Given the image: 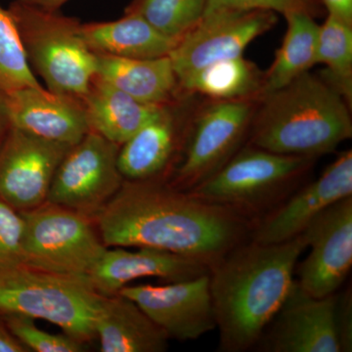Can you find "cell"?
<instances>
[{
    "label": "cell",
    "mask_w": 352,
    "mask_h": 352,
    "mask_svg": "<svg viewBox=\"0 0 352 352\" xmlns=\"http://www.w3.org/2000/svg\"><path fill=\"white\" fill-rule=\"evenodd\" d=\"M8 10L30 66L46 89L82 99L96 76L97 61L82 38V23L20 0H14Z\"/></svg>",
    "instance_id": "obj_5"
},
{
    "label": "cell",
    "mask_w": 352,
    "mask_h": 352,
    "mask_svg": "<svg viewBox=\"0 0 352 352\" xmlns=\"http://www.w3.org/2000/svg\"><path fill=\"white\" fill-rule=\"evenodd\" d=\"M24 232L23 215L0 198V263L22 261Z\"/></svg>",
    "instance_id": "obj_29"
},
{
    "label": "cell",
    "mask_w": 352,
    "mask_h": 352,
    "mask_svg": "<svg viewBox=\"0 0 352 352\" xmlns=\"http://www.w3.org/2000/svg\"><path fill=\"white\" fill-rule=\"evenodd\" d=\"M0 352H30L7 327L0 315Z\"/></svg>",
    "instance_id": "obj_32"
},
{
    "label": "cell",
    "mask_w": 352,
    "mask_h": 352,
    "mask_svg": "<svg viewBox=\"0 0 352 352\" xmlns=\"http://www.w3.org/2000/svg\"><path fill=\"white\" fill-rule=\"evenodd\" d=\"M96 76L142 103L166 105L178 87L168 56L129 59L96 54Z\"/></svg>",
    "instance_id": "obj_21"
},
{
    "label": "cell",
    "mask_w": 352,
    "mask_h": 352,
    "mask_svg": "<svg viewBox=\"0 0 352 352\" xmlns=\"http://www.w3.org/2000/svg\"><path fill=\"white\" fill-rule=\"evenodd\" d=\"M308 157L288 156L249 146L190 194L230 208L252 221L281 204L294 182L309 166Z\"/></svg>",
    "instance_id": "obj_6"
},
{
    "label": "cell",
    "mask_w": 352,
    "mask_h": 352,
    "mask_svg": "<svg viewBox=\"0 0 352 352\" xmlns=\"http://www.w3.org/2000/svg\"><path fill=\"white\" fill-rule=\"evenodd\" d=\"M6 95L14 127L69 146L78 144L90 131L82 98L32 87Z\"/></svg>",
    "instance_id": "obj_17"
},
{
    "label": "cell",
    "mask_w": 352,
    "mask_h": 352,
    "mask_svg": "<svg viewBox=\"0 0 352 352\" xmlns=\"http://www.w3.org/2000/svg\"><path fill=\"white\" fill-rule=\"evenodd\" d=\"M210 272L208 264L190 256L151 248L131 252L118 247L107 249L87 279L97 293L112 296L140 278L156 277L171 283Z\"/></svg>",
    "instance_id": "obj_16"
},
{
    "label": "cell",
    "mask_w": 352,
    "mask_h": 352,
    "mask_svg": "<svg viewBox=\"0 0 352 352\" xmlns=\"http://www.w3.org/2000/svg\"><path fill=\"white\" fill-rule=\"evenodd\" d=\"M20 212L25 220L22 263L28 265L87 278L107 251L87 215L50 201Z\"/></svg>",
    "instance_id": "obj_7"
},
{
    "label": "cell",
    "mask_w": 352,
    "mask_h": 352,
    "mask_svg": "<svg viewBox=\"0 0 352 352\" xmlns=\"http://www.w3.org/2000/svg\"><path fill=\"white\" fill-rule=\"evenodd\" d=\"M90 131L122 146L157 116L166 105L135 100L95 76L82 98Z\"/></svg>",
    "instance_id": "obj_20"
},
{
    "label": "cell",
    "mask_w": 352,
    "mask_h": 352,
    "mask_svg": "<svg viewBox=\"0 0 352 352\" xmlns=\"http://www.w3.org/2000/svg\"><path fill=\"white\" fill-rule=\"evenodd\" d=\"M94 329L102 352H163L170 340L138 303L120 293L101 296Z\"/></svg>",
    "instance_id": "obj_18"
},
{
    "label": "cell",
    "mask_w": 352,
    "mask_h": 352,
    "mask_svg": "<svg viewBox=\"0 0 352 352\" xmlns=\"http://www.w3.org/2000/svg\"><path fill=\"white\" fill-rule=\"evenodd\" d=\"M316 64L326 65L323 80L342 94L347 103L352 96V24L329 13L319 25Z\"/></svg>",
    "instance_id": "obj_25"
},
{
    "label": "cell",
    "mask_w": 352,
    "mask_h": 352,
    "mask_svg": "<svg viewBox=\"0 0 352 352\" xmlns=\"http://www.w3.org/2000/svg\"><path fill=\"white\" fill-rule=\"evenodd\" d=\"M106 247L151 248L212 265L251 237L254 221L159 178L124 180L94 217Z\"/></svg>",
    "instance_id": "obj_1"
},
{
    "label": "cell",
    "mask_w": 352,
    "mask_h": 352,
    "mask_svg": "<svg viewBox=\"0 0 352 352\" xmlns=\"http://www.w3.org/2000/svg\"><path fill=\"white\" fill-rule=\"evenodd\" d=\"M43 88L30 66L19 32L8 9L0 6V90Z\"/></svg>",
    "instance_id": "obj_27"
},
{
    "label": "cell",
    "mask_w": 352,
    "mask_h": 352,
    "mask_svg": "<svg viewBox=\"0 0 352 352\" xmlns=\"http://www.w3.org/2000/svg\"><path fill=\"white\" fill-rule=\"evenodd\" d=\"M335 325L340 352L352 351V293L351 287L342 292L340 295L337 294Z\"/></svg>",
    "instance_id": "obj_31"
},
{
    "label": "cell",
    "mask_w": 352,
    "mask_h": 352,
    "mask_svg": "<svg viewBox=\"0 0 352 352\" xmlns=\"http://www.w3.org/2000/svg\"><path fill=\"white\" fill-rule=\"evenodd\" d=\"M261 99L250 127V145L315 159L335 151L351 138L346 99L323 78L308 72Z\"/></svg>",
    "instance_id": "obj_3"
},
{
    "label": "cell",
    "mask_w": 352,
    "mask_h": 352,
    "mask_svg": "<svg viewBox=\"0 0 352 352\" xmlns=\"http://www.w3.org/2000/svg\"><path fill=\"white\" fill-rule=\"evenodd\" d=\"M307 249L303 233L276 244L245 241L212 266L220 351L243 352L256 346L288 296Z\"/></svg>",
    "instance_id": "obj_2"
},
{
    "label": "cell",
    "mask_w": 352,
    "mask_h": 352,
    "mask_svg": "<svg viewBox=\"0 0 352 352\" xmlns=\"http://www.w3.org/2000/svg\"><path fill=\"white\" fill-rule=\"evenodd\" d=\"M287 32L272 66L264 74L258 97L289 85L316 64L319 25L310 14L293 11L285 14Z\"/></svg>",
    "instance_id": "obj_23"
},
{
    "label": "cell",
    "mask_w": 352,
    "mask_h": 352,
    "mask_svg": "<svg viewBox=\"0 0 352 352\" xmlns=\"http://www.w3.org/2000/svg\"><path fill=\"white\" fill-rule=\"evenodd\" d=\"M352 196V152H342L326 168L318 179L254 222L251 240L276 244L300 235L308 224L326 208Z\"/></svg>",
    "instance_id": "obj_15"
},
{
    "label": "cell",
    "mask_w": 352,
    "mask_h": 352,
    "mask_svg": "<svg viewBox=\"0 0 352 352\" xmlns=\"http://www.w3.org/2000/svg\"><path fill=\"white\" fill-rule=\"evenodd\" d=\"M101 296L87 278L38 270L22 261L0 263V314L43 319L83 344L96 338Z\"/></svg>",
    "instance_id": "obj_4"
},
{
    "label": "cell",
    "mask_w": 352,
    "mask_h": 352,
    "mask_svg": "<svg viewBox=\"0 0 352 352\" xmlns=\"http://www.w3.org/2000/svg\"><path fill=\"white\" fill-rule=\"evenodd\" d=\"M12 127L6 92L0 90V150Z\"/></svg>",
    "instance_id": "obj_34"
},
{
    "label": "cell",
    "mask_w": 352,
    "mask_h": 352,
    "mask_svg": "<svg viewBox=\"0 0 352 352\" xmlns=\"http://www.w3.org/2000/svg\"><path fill=\"white\" fill-rule=\"evenodd\" d=\"M208 0H134L126 11L139 14L170 38H182L203 18Z\"/></svg>",
    "instance_id": "obj_26"
},
{
    "label": "cell",
    "mask_w": 352,
    "mask_h": 352,
    "mask_svg": "<svg viewBox=\"0 0 352 352\" xmlns=\"http://www.w3.org/2000/svg\"><path fill=\"white\" fill-rule=\"evenodd\" d=\"M72 147L11 127L0 150V198L18 212L43 205Z\"/></svg>",
    "instance_id": "obj_11"
},
{
    "label": "cell",
    "mask_w": 352,
    "mask_h": 352,
    "mask_svg": "<svg viewBox=\"0 0 352 352\" xmlns=\"http://www.w3.org/2000/svg\"><path fill=\"white\" fill-rule=\"evenodd\" d=\"M120 147L88 131L58 166L47 201L94 219L124 182L118 166Z\"/></svg>",
    "instance_id": "obj_8"
},
{
    "label": "cell",
    "mask_w": 352,
    "mask_h": 352,
    "mask_svg": "<svg viewBox=\"0 0 352 352\" xmlns=\"http://www.w3.org/2000/svg\"><path fill=\"white\" fill-rule=\"evenodd\" d=\"M177 126L168 106L120 147L118 166L124 180L159 178L177 145Z\"/></svg>",
    "instance_id": "obj_22"
},
{
    "label": "cell",
    "mask_w": 352,
    "mask_h": 352,
    "mask_svg": "<svg viewBox=\"0 0 352 352\" xmlns=\"http://www.w3.org/2000/svg\"><path fill=\"white\" fill-rule=\"evenodd\" d=\"M302 233L310 251L296 265V281L315 298L333 295L352 266V196L326 208Z\"/></svg>",
    "instance_id": "obj_12"
},
{
    "label": "cell",
    "mask_w": 352,
    "mask_h": 352,
    "mask_svg": "<svg viewBox=\"0 0 352 352\" xmlns=\"http://www.w3.org/2000/svg\"><path fill=\"white\" fill-rule=\"evenodd\" d=\"M20 1L44 10L57 11L68 0H20Z\"/></svg>",
    "instance_id": "obj_35"
},
{
    "label": "cell",
    "mask_w": 352,
    "mask_h": 352,
    "mask_svg": "<svg viewBox=\"0 0 352 352\" xmlns=\"http://www.w3.org/2000/svg\"><path fill=\"white\" fill-rule=\"evenodd\" d=\"M254 113L252 98L214 100L204 109L194 120L171 186L190 191L219 170L239 151Z\"/></svg>",
    "instance_id": "obj_9"
},
{
    "label": "cell",
    "mask_w": 352,
    "mask_h": 352,
    "mask_svg": "<svg viewBox=\"0 0 352 352\" xmlns=\"http://www.w3.org/2000/svg\"><path fill=\"white\" fill-rule=\"evenodd\" d=\"M210 273L164 286L127 285L119 293L138 303L170 340H195L217 328Z\"/></svg>",
    "instance_id": "obj_13"
},
{
    "label": "cell",
    "mask_w": 352,
    "mask_h": 352,
    "mask_svg": "<svg viewBox=\"0 0 352 352\" xmlns=\"http://www.w3.org/2000/svg\"><path fill=\"white\" fill-rule=\"evenodd\" d=\"M263 75L243 56L208 64L177 80L188 92H197L214 100H234L258 96Z\"/></svg>",
    "instance_id": "obj_24"
},
{
    "label": "cell",
    "mask_w": 352,
    "mask_h": 352,
    "mask_svg": "<svg viewBox=\"0 0 352 352\" xmlns=\"http://www.w3.org/2000/svg\"><path fill=\"white\" fill-rule=\"evenodd\" d=\"M275 23V12L268 10L217 9L204 14L168 55L176 80L208 64L242 56L245 47Z\"/></svg>",
    "instance_id": "obj_10"
},
{
    "label": "cell",
    "mask_w": 352,
    "mask_h": 352,
    "mask_svg": "<svg viewBox=\"0 0 352 352\" xmlns=\"http://www.w3.org/2000/svg\"><path fill=\"white\" fill-rule=\"evenodd\" d=\"M329 13L352 24V0H322Z\"/></svg>",
    "instance_id": "obj_33"
},
{
    "label": "cell",
    "mask_w": 352,
    "mask_h": 352,
    "mask_svg": "<svg viewBox=\"0 0 352 352\" xmlns=\"http://www.w3.org/2000/svg\"><path fill=\"white\" fill-rule=\"evenodd\" d=\"M10 332L28 351L34 352H82L87 346L71 336L53 335L36 327L34 319L25 315L0 314Z\"/></svg>",
    "instance_id": "obj_28"
},
{
    "label": "cell",
    "mask_w": 352,
    "mask_h": 352,
    "mask_svg": "<svg viewBox=\"0 0 352 352\" xmlns=\"http://www.w3.org/2000/svg\"><path fill=\"white\" fill-rule=\"evenodd\" d=\"M80 32L95 54L129 59L168 56L179 41L162 34L131 11H126L124 17L113 22L82 24Z\"/></svg>",
    "instance_id": "obj_19"
},
{
    "label": "cell",
    "mask_w": 352,
    "mask_h": 352,
    "mask_svg": "<svg viewBox=\"0 0 352 352\" xmlns=\"http://www.w3.org/2000/svg\"><path fill=\"white\" fill-rule=\"evenodd\" d=\"M314 0H208L205 13L217 9L239 10H268L283 14L302 11L311 15Z\"/></svg>",
    "instance_id": "obj_30"
},
{
    "label": "cell",
    "mask_w": 352,
    "mask_h": 352,
    "mask_svg": "<svg viewBox=\"0 0 352 352\" xmlns=\"http://www.w3.org/2000/svg\"><path fill=\"white\" fill-rule=\"evenodd\" d=\"M336 302L337 293L315 298L295 279L256 346L266 352H340Z\"/></svg>",
    "instance_id": "obj_14"
}]
</instances>
